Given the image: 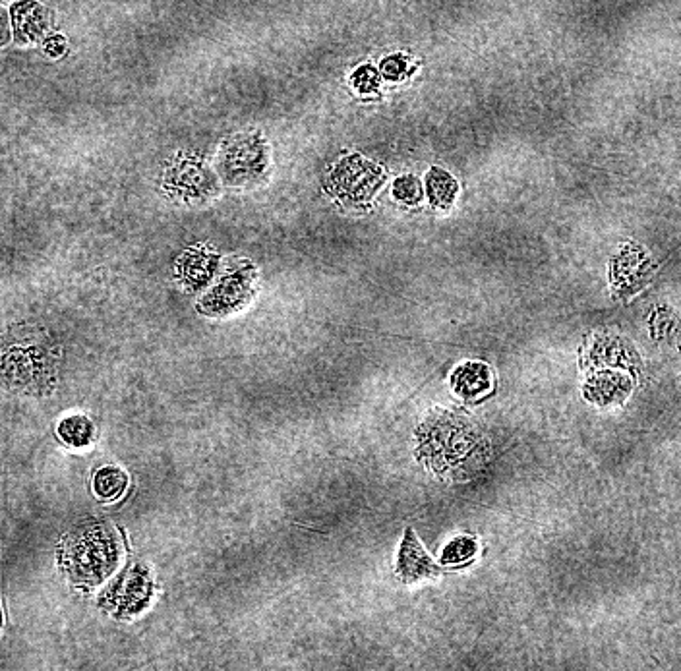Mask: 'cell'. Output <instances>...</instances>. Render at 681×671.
Wrapping results in <instances>:
<instances>
[{
  "label": "cell",
  "instance_id": "obj_8",
  "mask_svg": "<svg viewBox=\"0 0 681 671\" xmlns=\"http://www.w3.org/2000/svg\"><path fill=\"white\" fill-rule=\"evenodd\" d=\"M219 256L208 246H192L180 254L177 262L178 281L190 292L204 291L211 283Z\"/></svg>",
  "mask_w": 681,
  "mask_h": 671
},
{
  "label": "cell",
  "instance_id": "obj_15",
  "mask_svg": "<svg viewBox=\"0 0 681 671\" xmlns=\"http://www.w3.org/2000/svg\"><path fill=\"white\" fill-rule=\"evenodd\" d=\"M426 186H428V200L436 209L447 211L459 192V184L453 176L449 175L444 169H430L426 176Z\"/></svg>",
  "mask_w": 681,
  "mask_h": 671
},
{
  "label": "cell",
  "instance_id": "obj_1",
  "mask_svg": "<svg viewBox=\"0 0 681 671\" xmlns=\"http://www.w3.org/2000/svg\"><path fill=\"white\" fill-rule=\"evenodd\" d=\"M416 457L445 482L473 478L490 457V443L467 414L432 409L416 430Z\"/></svg>",
  "mask_w": 681,
  "mask_h": 671
},
{
  "label": "cell",
  "instance_id": "obj_13",
  "mask_svg": "<svg viewBox=\"0 0 681 671\" xmlns=\"http://www.w3.org/2000/svg\"><path fill=\"white\" fill-rule=\"evenodd\" d=\"M633 383L618 372H604L598 374L591 380L587 381V399L593 401L596 405L608 407V405H618L625 401V397L629 395Z\"/></svg>",
  "mask_w": 681,
  "mask_h": 671
},
{
  "label": "cell",
  "instance_id": "obj_12",
  "mask_svg": "<svg viewBox=\"0 0 681 671\" xmlns=\"http://www.w3.org/2000/svg\"><path fill=\"white\" fill-rule=\"evenodd\" d=\"M451 387L459 397L474 401L492 389V370L482 362H465L453 370Z\"/></svg>",
  "mask_w": 681,
  "mask_h": 671
},
{
  "label": "cell",
  "instance_id": "obj_20",
  "mask_svg": "<svg viewBox=\"0 0 681 671\" xmlns=\"http://www.w3.org/2000/svg\"><path fill=\"white\" fill-rule=\"evenodd\" d=\"M353 88L362 95L378 93L380 91V72L370 64L360 66L353 74Z\"/></svg>",
  "mask_w": 681,
  "mask_h": 671
},
{
  "label": "cell",
  "instance_id": "obj_19",
  "mask_svg": "<svg viewBox=\"0 0 681 671\" xmlns=\"http://www.w3.org/2000/svg\"><path fill=\"white\" fill-rule=\"evenodd\" d=\"M393 196L407 205H416L422 198V186L413 175L401 176L393 184Z\"/></svg>",
  "mask_w": 681,
  "mask_h": 671
},
{
  "label": "cell",
  "instance_id": "obj_11",
  "mask_svg": "<svg viewBox=\"0 0 681 671\" xmlns=\"http://www.w3.org/2000/svg\"><path fill=\"white\" fill-rule=\"evenodd\" d=\"M169 184L182 200H202L215 190V180L200 161L177 163L169 176Z\"/></svg>",
  "mask_w": 681,
  "mask_h": 671
},
{
  "label": "cell",
  "instance_id": "obj_23",
  "mask_svg": "<svg viewBox=\"0 0 681 671\" xmlns=\"http://www.w3.org/2000/svg\"><path fill=\"white\" fill-rule=\"evenodd\" d=\"M0 629H2V608H0Z\"/></svg>",
  "mask_w": 681,
  "mask_h": 671
},
{
  "label": "cell",
  "instance_id": "obj_2",
  "mask_svg": "<svg viewBox=\"0 0 681 671\" xmlns=\"http://www.w3.org/2000/svg\"><path fill=\"white\" fill-rule=\"evenodd\" d=\"M59 349L55 339L37 325H16L0 335V380L28 395L55 389Z\"/></svg>",
  "mask_w": 681,
  "mask_h": 671
},
{
  "label": "cell",
  "instance_id": "obj_6",
  "mask_svg": "<svg viewBox=\"0 0 681 671\" xmlns=\"http://www.w3.org/2000/svg\"><path fill=\"white\" fill-rule=\"evenodd\" d=\"M155 583L144 563H130L99 598V606L119 619L144 612L153 600Z\"/></svg>",
  "mask_w": 681,
  "mask_h": 671
},
{
  "label": "cell",
  "instance_id": "obj_21",
  "mask_svg": "<svg viewBox=\"0 0 681 671\" xmlns=\"http://www.w3.org/2000/svg\"><path fill=\"white\" fill-rule=\"evenodd\" d=\"M411 74L409 59L403 55H391L382 62V76L389 82H401Z\"/></svg>",
  "mask_w": 681,
  "mask_h": 671
},
{
  "label": "cell",
  "instance_id": "obj_7",
  "mask_svg": "<svg viewBox=\"0 0 681 671\" xmlns=\"http://www.w3.org/2000/svg\"><path fill=\"white\" fill-rule=\"evenodd\" d=\"M269 153L266 142L260 136H235L225 142L219 169L229 184L246 186L258 182L266 175Z\"/></svg>",
  "mask_w": 681,
  "mask_h": 671
},
{
  "label": "cell",
  "instance_id": "obj_14",
  "mask_svg": "<svg viewBox=\"0 0 681 671\" xmlns=\"http://www.w3.org/2000/svg\"><path fill=\"white\" fill-rule=\"evenodd\" d=\"M49 12L35 0H24L18 2L12 8V22L18 39L22 41H35L45 35L49 28Z\"/></svg>",
  "mask_w": 681,
  "mask_h": 671
},
{
  "label": "cell",
  "instance_id": "obj_22",
  "mask_svg": "<svg viewBox=\"0 0 681 671\" xmlns=\"http://www.w3.org/2000/svg\"><path fill=\"white\" fill-rule=\"evenodd\" d=\"M10 41V22H8V14L0 8V47L6 45Z\"/></svg>",
  "mask_w": 681,
  "mask_h": 671
},
{
  "label": "cell",
  "instance_id": "obj_4",
  "mask_svg": "<svg viewBox=\"0 0 681 671\" xmlns=\"http://www.w3.org/2000/svg\"><path fill=\"white\" fill-rule=\"evenodd\" d=\"M258 269L248 260H235L215 287L200 300L198 310L211 318H225L246 308L256 296Z\"/></svg>",
  "mask_w": 681,
  "mask_h": 671
},
{
  "label": "cell",
  "instance_id": "obj_17",
  "mask_svg": "<svg viewBox=\"0 0 681 671\" xmlns=\"http://www.w3.org/2000/svg\"><path fill=\"white\" fill-rule=\"evenodd\" d=\"M59 436L70 447H88L95 439V426L88 416L74 414L64 418L59 424Z\"/></svg>",
  "mask_w": 681,
  "mask_h": 671
},
{
  "label": "cell",
  "instance_id": "obj_9",
  "mask_svg": "<svg viewBox=\"0 0 681 671\" xmlns=\"http://www.w3.org/2000/svg\"><path fill=\"white\" fill-rule=\"evenodd\" d=\"M395 573L403 583L407 584L432 579L440 573V567L432 561L430 555L426 554V550L418 542L413 528H407V532H405V538L401 542L399 555H397Z\"/></svg>",
  "mask_w": 681,
  "mask_h": 671
},
{
  "label": "cell",
  "instance_id": "obj_18",
  "mask_svg": "<svg viewBox=\"0 0 681 671\" xmlns=\"http://www.w3.org/2000/svg\"><path fill=\"white\" fill-rule=\"evenodd\" d=\"M478 552V542L473 536H457L451 540L442 552V563L444 565H459L471 561Z\"/></svg>",
  "mask_w": 681,
  "mask_h": 671
},
{
  "label": "cell",
  "instance_id": "obj_3",
  "mask_svg": "<svg viewBox=\"0 0 681 671\" xmlns=\"http://www.w3.org/2000/svg\"><path fill=\"white\" fill-rule=\"evenodd\" d=\"M122 557L117 528L105 521H88L70 530L60 542L64 575L80 588H95L115 573Z\"/></svg>",
  "mask_w": 681,
  "mask_h": 671
},
{
  "label": "cell",
  "instance_id": "obj_16",
  "mask_svg": "<svg viewBox=\"0 0 681 671\" xmlns=\"http://www.w3.org/2000/svg\"><path fill=\"white\" fill-rule=\"evenodd\" d=\"M128 486V476L119 467L99 468L93 476V492L103 501H117Z\"/></svg>",
  "mask_w": 681,
  "mask_h": 671
},
{
  "label": "cell",
  "instance_id": "obj_5",
  "mask_svg": "<svg viewBox=\"0 0 681 671\" xmlns=\"http://www.w3.org/2000/svg\"><path fill=\"white\" fill-rule=\"evenodd\" d=\"M384 182L385 171L380 165L360 155H349L331 171L327 188L341 204L364 207L372 202Z\"/></svg>",
  "mask_w": 681,
  "mask_h": 671
},
{
  "label": "cell",
  "instance_id": "obj_10",
  "mask_svg": "<svg viewBox=\"0 0 681 671\" xmlns=\"http://www.w3.org/2000/svg\"><path fill=\"white\" fill-rule=\"evenodd\" d=\"M652 263L647 254L639 246H629L622 252V256L614 262V287L618 296H629L633 292L645 287V281L649 279L652 271L649 269Z\"/></svg>",
  "mask_w": 681,
  "mask_h": 671
}]
</instances>
